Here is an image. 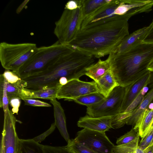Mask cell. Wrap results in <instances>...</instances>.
<instances>
[{"mask_svg":"<svg viewBox=\"0 0 153 153\" xmlns=\"http://www.w3.org/2000/svg\"><path fill=\"white\" fill-rule=\"evenodd\" d=\"M128 19L117 16L80 29L69 45L97 58L109 55L116 51L129 34Z\"/></svg>","mask_w":153,"mask_h":153,"instance_id":"obj_1","label":"cell"},{"mask_svg":"<svg viewBox=\"0 0 153 153\" xmlns=\"http://www.w3.org/2000/svg\"><path fill=\"white\" fill-rule=\"evenodd\" d=\"M94 57L86 53L75 49L62 56L43 71L22 79L24 87L39 89L54 86L60 79L69 81L79 79L85 75L86 68L95 63Z\"/></svg>","mask_w":153,"mask_h":153,"instance_id":"obj_2","label":"cell"},{"mask_svg":"<svg viewBox=\"0 0 153 153\" xmlns=\"http://www.w3.org/2000/svg\"><path fill=\"white\" fill-rule=\"evenodd\" d=\"M108 58L119 86L125 88L150 71L147 67L153 59V43L142 42L124 52L111 53Z\"/></svg>","mask_w":153,"mask_h":153,"instance_id":"obj_3","label":"cell"},{"mask_svg":"<svg viewBox=\"0 0 153 153\" xmlns=\"http://www.w3.org/2000/svg\"><path fill=\"white\" fill-rule=\"evenodd\" d=\"M74 50L69 45L62 44L58 41L51 45L37 48L17 74L23 79L41 72L60 57Z\"/></svg>","mask_w":153,"mask_h":153,"instance_id":"obj_4","label":"cell"},{"mask_svg":"<svg viewBox=\"0 0 153 153\" xmlns=\"http://www.w3.org/2000/svg\"><path fill=\"white\" fill-rule=\"evenodd\" d=\"M36 44L25 43L10 44L5 42L0 44V61L2 67L17 73L35 52Z\"/></svg>","mask_w":153,"mask_h":153,"instance_id":"obj_5","label":"cell"},{"mask_svg":"<svg viewBox=\"0 0 153 153\" xmlns=\"http://www.w3.org/2000/svg\"><path fill=\"white\" fill-rule=\"evenodd\" d=\"M81 6L73 10L65 9L55 22L54 33L60 44L69 45L76 38L82 22Z\"/></svg>","mask_w":153,"mask_h":153,"instance_id":"obj_6","label":"cell"},{"mask_svg":"<svg viewBox=\"0 0 153 153\" xmlns=\"http://www.w3.org/2000/svg\"><path fill=\"white\" fill-rule=\"evenodd\" d=\"M125 93V88L117 86L99 103L87 107L86 113L94 117L113 116L119 113Z\"/></svg>","mask_w":153,"mask_h":153,"instance_id":"obj_7","label":"cell"},{"mask_svg":"<svg viewBox=\"0 0 153 153\" xmlns=\"http://www.w3.org/2000/svg\"><path fill=\"white\" fill-rule=\"evenodd\" d=\"M74 139L97 153H112L115 146L105 132L87 128L78 132Z\"/></svg>","mask_w":153,"mask_h":153,"instance_id":"obj_8","label":"cell"},{"mask_svg":"<svg viewBox=\"0 0 153 153\" xmlns=\"http://www.w3.org/2000/svg\"><path fill=\"white\" fill-rule=\"evenodd\" d=\"M94 93H99L94 81L87 82L79 79H74L69 81L60 87L56 98L71 101L81 96Z\"/></svg>","mask_w":153,"mask_h":153,"instance_id":"obj_9","label":"cell"},{"mask_svg":"<svg viewBox=\"0 0 153 153\" xmlns=\"http://www.w3.org/2000/svg\"><path fill=\"white\" fill-rule=\"evenodd\" d=\"M16 119L12 111L4 113L0 151L3 153H18L19 139L16 129Z\"/></svg>","mask_w":153,"mask_h":153,"instance_id":"obj_10","label":"cell"},{"mask_svg":"<svg viewBox=\"0 0 153 153\" xmlns=\"http://www.w3.org/2000/svg\"><path fill=\"white\" fill-rule=\"evenodd\" d=\"M120 3V0H112L110 3L100 8L82 20L80 30L118 16L115 15L114 12Z\"/></svg>","mask_w":153,"mask_h":153,"instance_id":"obj_11","label":"cell"},{"mask_svg":"<svg viewBox=\"0 0 153 153\" xmlns=\"http://www.w3.org/2000/svg\"><path fill=\"white\" fill-rule=\"evenodd\" d=\"M152 72H149L134 83L125 88V93L119 113L123 112L138 95L142 89L151 81Z\"/></svg>","mask_w":153,"mask_h":153,"instance_id":"obj_12","label":"cell"},{"mask_svg":"<svg viewBox=\"0 0 153 153\" xmlns=\"http://www.w3.org/2000/svg\"><path fill=\"white\" fill-rule=\"evenodd\" d=\"M113 116L94 117L86 115L80 117L77 123L79 127L101 132H105L112 128Z\"/></svg>","mask_w":153,"mask_h":153,"instance_id":"obj_13","label":"cell"},{"mask_svg":"<svg viewBox=\"0 0 153 153\" xmlns=\"http://www.w3.org/2000/svg\"><path fill=\"white\" fill-rule=\"evenodd\" d=\"M151 26V24L149 26L137 30L125 37L114 52L122 53L142 43L150 29Z\"/></svg>","mask_w":153,"mask_h":153,"instance_id":"obj_14","label":"cell"},{"mask_svg":"<svg viewBox=\"0 0 153 153\" xmlns=\"http://www.w3.org/2000/svg\"><path fill=\"white\" fill-rule=\"evenodd\" d=\"M61 86L58 84L53 87L39 89H30L22 87L20 90L19 97L21 100L42 99L51 100L56 98L57 93Z\"/></svg>","mask_w":153,"mask_h":153,"instance_id":"obj_15","label":"cell"},{"mask_svg":"<svg viewBox=\"0 0 153 153\" xmlns=\"http://www.w3.org/2000/svg\"><path fill=\"white\" fill-rule=\"evenodd\" d=\"M138 107L130 117L126 124L131 125L137 132L138 128L144 112L148 109L149 105L153 102V85Z\"/></svg>","mask_w":153,"mask_h":153,"instance_id":"obj_16","label":"cell"},{"mask_svg":"<svg viewBox=\"0 0 153 153\" xmlns=\"http://www.w3.org/2000/svg\"><path fill=\"white\" fill-rule=\"evenodd\" d=\"M56 99L50 100L53 107L54 123L62 136L68 143L71 139L67 130L64 111L60 103Z\"/></svg>","mask_w":153,"mask_h":153,"instance_id":"obj_17","label":"cell"},{"mask_svg":"<svg viewBox=\"0 0 153 153\" xmlns=\"http://www.w3.org/2000/svg\"><path fill=\"white\" fill-rule=\"evenodd\" d=\"M95 82L99 92L105 98L116 87L119 86L110 69Z\"/></svg>","mask_w":153,"mask_h":153,"instance_id":"obj_18","label":"cell"},{"mask_svg":"<svg viewBox=\"0 0 153 153\" xmlns=\"http://www.w3.org/2000/svg\"><path fill=\"white\" fill-rule=\"evenodd\" d=\"M110 69V64L108 58L105 60L99 59L97 62L86 68L85 75L96 82Z\"/></svg>","mask_w":153,"mask_h":153,"instance_id":"obj_19","label":"cell"},{"mask_svg":"<svg viewBox=\"0 0 153 153\" xmlns=\"http://www.w3.org/2000/svg\"><path fill=\"white\" fill-rule=\"evenodd\" d=\"M144 96L141 94L140 92L137 97L123 112L118 113L115 115V121L117 125L123 126L126 124L129 119L141 103Z\"/></svg>","mask_w":153,"mask_h":153,"instance_id":"obj_20","label":"cell"},{"mask_svg":"<svg viewBox=\"0 0 153 153\" xmlns=\"http://www.w3.org/2000/svg\"><path fill=\"white\" fill-rule=\"evenodd\" d=\"M112 0H82V22L85 18Z\"/></svg>","mask_w":153,"mask_h":153,"instance_id":"obj_21","label":"cell"},{"mask_svg":"<svg viewBox=\"0 0 153 153\" xmlns=\"http://www.w3.org/2000/svg\"><path fill=\"white\" fill-rule=\"evenodd\" d=\"M18 153H45L43 145L34 141L32 139L19 140Z\"/></svg>","mask_w":153,"mask_h":153,"instance_id":"obj_22","label":"cell"},{"mask_svg":"<svg viewBox=\"0 0 153 153\" xmlns=\"http://www.w3.org/2000/svg\"><path fill=\"white\" fill-rule=\"evenodd\" d=\"M153 125V109L146 110L143 113L137 132L141 138L150 130Z\"/></svg>","mask_w":153,"mask_h":153,"instance_id":"obj_23","label":"cell"},{"mask_svg":"<svg viewBox=\"0 0 153 153\" xmlns=\"http://www.w3.org/2000/svg\"><path fill=\"white\" fill-rule=\"evenodd\" d=\"M105 97L99 93L88 94L74 100L75 102L87 107L95 105L103 100Z\"/></svg>","mask_w":153,"mask_h":153,"instance_id":"obj_24","label":"cell"},{"mask_svg":"<svg viewBox=\"0 0 153 153\" xmlns=\"http://www.w3.org/2000/svg\"><path fill=\"white\" fill-rule=\"evenodd\" d=\"M7 81L2 74L0 75V107L3 108L4 113H6L9 108V100L6 90Z\"/></svg>","mask_w":153,"mask_h":153,"instance_id":"obj_25","label":"cell"},{"mask_svg":"<svg viewBox=\"0 0 153 153\" xmlns=\"http://www.w3.org/2000/svg\"><path fill=\"white\" fill-rule=\"evenodd\" d=\"M140 136L134 141L123 145L115 146L112 153H133L138 146Z\"/></svg>","mask_w":153,"mask_h":153,"instance_id":"obj_26","label":"cell"},{"mask_svg":"<svg viewBox=\"0 0 153 153\" xmlns=\"http://www.w3.org/2000/svg\"><path fill=\"white\" fill-rule=\"evenodd\" d=\"M67 146L74 153H97L74 139L70 140Z\"/></svg>","mask_w":153,"mask_h":153,"instance_id":"obj_27","label":"cell"},{"mask_svg":"<svg viewBox=\"0 0 153 153\" xmlns=\"http://www.w3.org/2000/svg\"><path fill=\"white\" fill-rule=\"evenodd\" d=\"M139 136L138 132L133 128L123 135L118 138L116 141L117 145H121L130 143Z\"/></svg>","mask_w":153,"mask_h":153,"instance_id":"obj_28","label":"cell"},{"mask_svg":"<svg viewBox=\"0 0 153 153\" xmlns=\"http://www.w3.org/2000/svg\"><path fill=\"white\" fill-rule=\"evenodd\" d=\"M22 87H24L23 82L20 84H13L7 81L6 90L9 101L13 98L18 97L20 98V90Z\"/></svg>","mask_w":153,"mask_h":153,"instance_id":"obj_29","label":"cell"},{"mask_svg":"<svg viewBox=\"0 0 153 153\" xmlns=\"http://www.w3.org/2000/svg\"><path fill=\"white\" fill-rule=\"evenodd\" d=\"M45 153H74L67 146H53L43 145Z\"/></svg>","mask_w":153,"mask_h":153,"instance_id":"obj_30","label":"cell"},{"mask_svg":"<svg viewBox=\"0 0 153 153\" xmlns=\"http://www.w3.org/2000/svg\"><path fill=\"white\" fill-rule=\"evenodd\" d=\"M7 81L13 84H19L22 82V79L15 72L8 70H5L2 74Z\"/></svg>","mask_w":153,"mask_h":153,"instance_id":"obj_31","label":"cell"},{"mask_svg":"<svg viewBox=\"0 0 153 153\" xmlns=\"http://www.w3.org/2000/svg\"><path fill=\"white\" fill-rule=\"evenodd\" d=\"M153 139V125L147 133L141 138L138 146L140 148L145 150L150 146Z\"/></svg>","mask_w":153,"mask_h":153,"instance_id":"obj_32","label":"cell"},{"mask_svg":"<svg viewBox=\"0 0 153 153\" xmlns=\"http://www.w3.org/2000/svg\"><path fill=\"white\" fill-rule=\"evenodd\" d=\"M25 105L33 106L50 107L49 104L35 99H23Z\"/></svg>","mask_w":153,"mask_h":153,"instance_id":"obj_33","label":"cell"},{"mask_svg":"<svg viewBox=\"0 0 153 153\" xmlns=\"http://www.w3.org/2000/svg\"><path fill=\"white\" fill-rule=\"evenodd\" d=\"M56 126L54 123H52L50 128L43 133L34 137L32 139L35 142L39 143L44 140L46 137L52 133L55 129Z\"/></svg>","mask_w":153,"mask_h":153,"instance_id":"obj_34","label":"cell"},{"mask_svg":"<svg viewBox=\"0 0 153 153\" xmlns=\"http://www.w3.org/2000/svg\"><path fill=\"white\" fill-rule=\"evenodd\" d=\"M20 98L18 97L13 98L9 101V104L12 107V111L14 114H18L19 108L21 104Z\"/></svg>","mask_w":153,"mask_h":153,"instance_id":"obj_35","label":"cell"},{"mask_svg":"<svg viewBox=\"0 0 153 153\" xmlns=\"http://www.w3.org/2000/svg\"><path fill=\"white\" fill-rule=\"evenodd\" d=\"M82 6V0H70L65 5V9L73 10Z\"/></svg>","mask_w":153,"mask_h":153,"instance_id":"obj_36","label":"cell"},{"mask_svg":"<svg viewBox=\"0 0 153 153\" xmlns=\"http://www.w3.org/2000/svg\"><path fill=\"white\" fill-rule=\"evenodd\" d=\"M151 24L150 29L142 41L143 43H153V20Z\"/></svg>","mask_w":153,"mask_h":153,"instance_id":"obj_37","label":"cell"},{"mask_svg":"<svg viewBox=\"0 0 153 153\" xmlns=\"http://www.w3.org/2000/svg\"><path fill=\"white\" fill-rule=\"evenodd\" d=\"M145 150V153H153V145H150Z\"/></svg>","mask_w":153,"mask_h":153,"instance_id":"obj_38","label":"cell"},{"mask_svg":"<svg viewBox=\"0 0 153 153\" xmlns=\"http://www.w3.org/2000/svg\"><path fill=\"white\" fill-rule=\"evenodd\" d=\"M147 69L149 71L153 73V59L148 65Z\"/></svg>","mask_w":153,"mask_h":153,"instance_id":"obj_39","label":"cell"},{"mask_svg":"<svg viewBox=\"0 0 153 153\" xmlns=\"http://www.w3.org/2000/svg\"><path fill=\"white\" fill-rule=\"evenodd\" d=\"M149 90V88L147 86L144 87L141 91V94L144 96L145 94Z\"/></svg>","mask_w":153,"mask_h":153,"instance_id":"obj_40","label":"cell"},{"mask_svg":"<svg viewBox=\"0 0 153 153\" xmlns=\"http://www.w3.org/2000/svg\"><path fill=\"white\" fill-rule=\"evenodd\" d=\"M133 153H145V150L142 149L138 146Z\"/></svg>","mask_w":153,"mask_h":153,"instance_id":"obj_41","label":"cell"},{"mask_svg":"<svg viewBox=\"0 0 153 153\" xmlns=\"http://www.w3.org/2000/svg\"><path fill=\"white\" fill-rule=\"evenodd\" d=\"M150 145H153V140Z\"/></svg>","mask_w":153,"mask_h":153,"instance_id":"obj_42","label":"cell"}]
</instances>
